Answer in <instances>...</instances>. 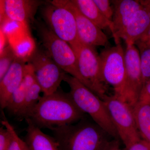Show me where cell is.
<instances>
[{
    "label": "cell",
    "mask_w": 150,
    "mask_h": 150,
    "mask_svg": "<svg viewBox=\"0 0 150 150\" xmlns=\"http://www.w3.org/2000/svg\"><path fill=\"white\" fill-rule=\"evenodd\" d=\"M84 115L74 102L69 93L58 90L51 94L41 96L26 119H29L40 129L52 130L77 123L84 118Z\"/></svg>",
    "instance_id": "1"
},
{
    "label": "cell",
    "mask_w": 150,
    "mask_h": 150,
    "mask_svg": "<svg viewBox=\"0 0 150 150\" xmlns=\"http://www.w3.org/2000/svg\"><path fill=\"white\" fill-rule=\"evenodd\" d=\"M52 131L62 150H106L114 139L93 121L85 117L76 124Z\"/></svg>",
    "instance_id": "2"
},
{
    "label": "cell",
    "mask_w": 150,
    "mask_h": 150,
    "mask_svg": "<svg viewBox=\"0 0 150 150\" xmlns=\"http://www.w3.org/2000/svg\"><path fill=\"white\" fill-rule=\"evenodd\" d=\"M64 81L69 86V93L78 107L115 139H120L104 101L76 78L67 74Z\"/></svg>",
    "instance_id": "3"
},
{
    "label": "cell",
    "mask_w": 150,
    "mask_h": 150,
    "mask_svg": "<svg viewBox=\"0 0 150 150\" xmlns=\"http://www.w3.org/2000/svg\"><path fill=\"white\" fill-rule=\"evenodd\" d=\"M37 30L45 51L67 74L86 86L78 67L76 56L69 44L59 38L43 23H38Z\"/></svg>",
    "instance_id": "4"
},
{
    "label": "cell",
    "mask_w": 150,
    "mask_h": 150,
    "mask_svg": "<svg viewBox=\"0 0 150 150\" xmlns=\"http://www.w3.org/2000/svg\"><path fill=\"white\" fill-rule=\"evenodd\" d=\"M74 51L79 71L86 87L103 99L108 91L101 74L100 58L95 48L81 43L79 40L70 45Z\"/></svg>",
    "instance_id": "5"
},
{
    "label": "cell",
    "mask_w": 150,
    "mask_h": 150,
    "mask_svg": "<svg viewBox=\"0 0 150 150\" xmlns=\"http://www.w3.org/2000/svg\"><path fill=\"white\" fill-rule=\"evenodd\" d=\"M103 81L113 87L114 95L126 101V69L124 50L121 43L107 47L99 54Z\"/></svg>",
    "instance_id": "6"
},
{
    "label": "cell",
    "mask_w": 150,
    "mask_h": 150,
    "mask_svg": "<svg viewBox=\"0 0 150 150\" xmlns=\"http://www.w3.org/2000/svg\"><path fill=\"white\" fill-rule=\"evenodd\" d=\"M103 100L125 147L142 139L131 105L114 95L105 96Z\"/></svg>",
    "instance_id": "7"
},
{
    "label": "cell",
    "mask_w": 150,
    "mask_h": 150,
    "mask_svg": "<svg viewBox=\"0 0 150 150\" xmlns=\"http://www.w3.org/2000/svg\"><path fill=\"white\" fill-rule=\"evenodd\" d=\"M28 63L34 68L36 80L43 95L51 94L59 90L67 74L46 51L36 49Z\"/></svg>",
    "instance_id": "8"
},
{
    "label": "cell",
    "mask_w": 150,
    "mask_h": 150,
    "mask_svg": "<svg viewBox=\"0 0 150 150\" xmlns=\"http://www.w3.org/2000/svg\"><path fill=\"white\" fill-rule=\"evenodd\" d=\"M42 15L46 25L57 37L69 45L78 40L76 19L69 9L49 2Z\"/></svg>",
    "instance_id": "9"
},
{
    "label": "cell",
    "mask_w": 150,
    "mask_h": 150,
    "mask_svg": "<svg viewBox=\"0 0 150 150\" xmlns=\"http://www.w3.org/2000/svg\"><path fill=\"white\" fill-rule=\"evenodd\" d=\"M69 9L76 19L78 40L87 46L108 47V38L102 30L83 15L72 1H53L50 2Z\"/></svg>",
    "instance_id": "10"
},
{
    "label": "cell",
    "mask_w": 150,
    "mask_h": 150,
    "mask_svg": "<svg viewBox=\"0 0 150 150\" xmlns=\"http://www.w3.org/2000/svg\"><path fill=\"white\" fill-rule=\"evenodd\" d=\"M124 55L126 69V102L132 107L139 101L143 87L139 52L135 45H126Z\"/></svg>",
    "instance_id": "11"
},
{
    "label": "cell",
    "mask_w": 150,
    "mask_h": 150,
    "mask_svg": "<svg viewBox=\"0 0 150 150\" xmlns=\"http://www.w3.org/2000/svg\"><path fill=\"white\" fill-rule=\"evenodd\" d=\"M42 3L35 0H1V18L6 16L27 27L34 20L38 8Z\"/></svg>",
    "instance_id": "12"
},
{
    "label": "cell",
    "mask_w": 150,
    "mask_h": 150,
    "mask_svg": "<svg viewBox=\"0 0 150 150\" xmlns=\"http://www.w3.org/2000/svg\"><path fill=\"white\" fill-rule=\"evenodd\" d=\"M113 6L111 32L115 44L120 43V36L135 14L143 5L142 1L115 0Z\"/></svg>",
    "instance_id": "13"
},
{
    "label": "cell",
    "mask_w": 150,
    "mask_h": 150,
    "mask_svg": "<svg viewBox=\"0 0 150 150\" xmlns=\"http://www.w3.org/2000/svg\"><path fill=\"white\" fill-rule=\"evenodd\" d=\"M143 5L120 36L126 45H135L147 33L150 27V1H142Z\"/></svg>",
    "instance_id": "14"
},
{
    "label": "cell",
    "mask_w": 150,
    "mask_h": 150,
    "mask_svg": "<svg viewBox=\"0 0 150 150\" xmlns=\"http://www.w3.org/2000/svg\"><path fill=\"white\" fill-rule=\"evenodd\" d=\"M25 63L16 57L9 69L0 80V105L2 109L6 108L11 96L23 81Z\"/></svg>",
    "instance_id": "15"
},
{
    "label": "cell",
    "mask_w": 150,
    "mask_h": 150,
    "mask_svg": "<svg viewBox=\"0 0 150 150\" xmlns=\"http://www.w3.org/2000/svg\"><path fill=\"white\" fill-rule=\"evenodd\" d=\"M25 120L28 126L25 142L30 150H62L54 137L43 133L29 119Z\"/></svg>",
    "instance_id": "16"
},
{
    "label": "cell",
    "mask_w": 150,
    "mask_h": 150,
    "mask_svg": "<svg viewBox=\"0 0 150 150\" xmlns=\"http://www.w3.org/2000/svg\"><path fill=\"white\" fill-rule=\"evenodd\" d=\"M81 13L102 30L109 28L111 31L112 23L100 12L93 0H72Z\"/></svg>",
    "instance_id": "17"
},
{
    "label": "cell",
    "mask_w": 150,
    "mask_h": 150,
    "mask_svg": "<svg viewBox=\"0 0 150 150\" xmlns=\"http://www.w3.org/2000/svg\"><path fill=\"white\" fill-rule=\"evenodd\" d=\"M132 110L141 139L150 145V104L138 102Z\"/></svg>",
    "instance_id": "18"
},
{
    "label": "cell",
    "mask_w": 150,
    "mask_h": 150,
    "mask_svg": "<svg viewBox=\"0 0 150 150\" xmlns=\"http://www.w3.org/2000/svg\"><path fill=\"white\" fill-rule=\"evenodd\" d=\"M8 42L17 58L25 62H28L37 49L34 39L28 32Z\"/></svg>",
    "instance_id": "19"
},
{
    "label": "cell",
    "mask_w": 150,
    "mask_h": 150,
    "mask_svg": "<svg viewBox=\"0 0 150 150\" xmlns=\"http://www.w3.org/2000/svg\"><path fill=\"white\" fill-rule=\"evenodd\" d=\"M32 85V84H31ZM29 84L23 80L21 83L10 98L6 109L10 113L18 118L24 104Z\"/></svg>",
    "instance_id": "20"
},
{
    "label": "cell",
    "mask_w": 150,
    "mask_h": 150,
    "mask_svg": "<svg viewBox=\"0 0 150 150\" xmlns=\"http://www.w3.org/2000/svg\"><path fill=\"white\" fill-rule=\"evenodd\" d=\"M42 90L37 81L28 88L23 107L18 118L26 119L38 104L41 96Z\"/></svg>",
    "instance_id": "21"
},
{
    "label": "cell",
    "mask_w": 150,
    "mask_h": 150,
    "mask_svg": "<svg viewBox=\"0 0 150 150\" xmlns=\"http://www.w3.org/2000/svg\"><path fill=\"white\" fill-rule=\"evenodd\" d=\"M7 37L8 41L15 40L28 32L27 27L6 17L1 19V29Z\"/></svg>",
    "instance_id": "22"
},
{
    "label": "cell",
    "mask_w": 150,
    "mask_h": 150,
    "mask_svg": "<svg viewBox=\"0 0 150 150\" xmlns=\"http://www.w3.org/2000/svg\"><path fill=\"white\" fill-rule=\"evenodd\" d=\"M139 52L143 86L150 80V43L137 41L135 44Z\"/></svg>",
    "instance_id": "23"
},
{
    "label": "cell",
    "mask_w": 150,
    "mask_h": 150,
    "mask_svg": "<svg viewBox=\"0 0 150 150\" xmlns=\"http://www.w3.org/2000/svg\"><path fill=\"white\" fill-rule=\"evenodd\" d=\"M16 58L12 47L8 45L0 54V80L9 69Z\"/></svg>",
    "instance_id": "24"
},
{
    "label": "cell",
    "mask_w": 150,
    "mask_h": 150,
    "mask_svg": "<svg viewBox=\"0 0 150 150\" xmlns=\"http://www.w3.org/2000/svg\"><path fill=\"white\" fill-rule=\"evenodd\" d=\"M94 2L99 9L100 12L107 19L112 22L113 9L108 0H93Z\"/></svg>",
    "instance_id": "25"
},
{
    "label": "cell",
    "mask_w": 150,
    "mask_h": 150,
    "mask_svg": "<svg viewBox=\"0 0 150 150\" xmlns=\"http://www.w3.org/2000/svg\"><path fill=\"white\" fill-rule=\"evenodd\" d=\"M1 123L10 132L12 137V140L9 147L7 150H22L21 146L18 140V134L15 131L13 126H12L8 121L7 120L5 116H4Z\"/></svg>",
    "instance_id": "26"
},
{
    "label": "cell",
    "mask_w": 150,
    "mask_h": 150,
    "mask_svg": "<svg viewBox=\"0 0 150 150\" xmlns=\"http://www.w3.org/2000/svg\"><path fill=\"white\" fill-rule=\"evenodd\" d=\"M12 140L10 132L3 126L0 128V150H7Z\"/></svg>",
    "instance_id": "27"
},
{
    "label": "cell",
    "mask_w": 150,
    "mask_h": 150,
    "mask_svg": "<svg viewBox=\"0 0 150 150\" xmlns=\"http://www.w3.org/2000/svg\"><path fill=\"white\" fill-rule=\"evenodd\" d=\"M138 102L150 104V80L143 86Z\"/></svg>",
    "instance_id": "28"
},
{
    "label": "cell",
    "mask_w": 150,
    "mask_h": 150,
    "mask_svg": "<svg viewBox=\"0 0 150 150\" xmlns=\"http://www.w3.org/2000/svg\"><path fill=\"white\" fill-rule=\"evenodd\" d=\"M124 150H150V145L141 139L125 147Z\"/></svg>",
    "instance_id": "29"
},
{
    "label": "cell",
    "mask_w": 150,
    "mask_h": 150,
    "mask_svg": "<svg viewBox=\"0 0 150 150\" xmlns=\"http://www.w3.org/2000/svg\"><path fill=\"white\" fill-rule=\"evenodd\" d=\"M0 54L2 52L4 49L8 45L9 42L7 37L4 33L0 30Z\"/></svg>",
    "instance_id": "30"
},
{
    "label": "cell",
    "mask_w": 150,
    "mask_h": 150,
    "mask_svg": "<svg viewBox=\"0 0 150 150\" xmlns=\"http://www.w3.org/2000/svg\"><path fill=\"white\" fill-rule=\"evenodd\" d=\"M106 150H121L120 148L119 140L114 139Z\"/></svg>",
    "instance_id": "31"
},
{
    "label": "cell",
    "mask_w": 150,
    "mask_h": 150,
    "mask_svg": "<svg viewBox=\"0 0 150 150\" xmlns=\"http://www.w3.org/2000/svg\"><path fill=\"white\" fill-rule=\"evenodd\" d=\"M18 140L20 145L21 146L22 150H30L28 146L26 144V143L23 140L21 139L18 135L17 137Z\"/></svg>",
    "instance_id": "32"
},
{
    "label": "cell",
    "mask_w": 150,
    "mask_h": 150,
    "mask_svg": "<svg viewBox=\"0 0 150 150\" xmlns=\"http://www.w3.org/2000/svg\"><path fill=\"white\" fill-rule=\"evenodd\" d=\"M139 41L145 42V43H150V27L147 33L146 34L144 37L141 40H139Z\"/></svg>",
    "instance_id": "33"
}]
</instances>
